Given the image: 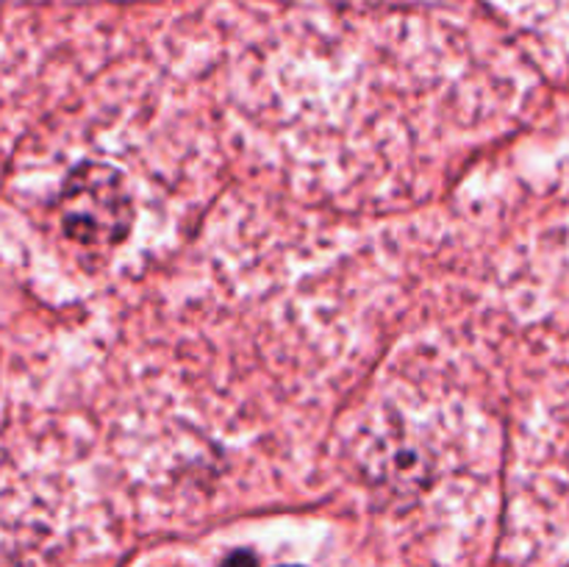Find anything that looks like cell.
<instances>
[{"instance_id": "obj_2", "label": "cell", "mask_w": 569, "mask_h": 567, "mask_svg": "<svg viewBox=\"0 0 569 567\" xmlns=\"http://www.w3.org/2000/svg\"><path fill=\"white\" fill-rule=\"evenodd\" d=\"M222 567H256V556L248 554V550H237V554L222 561Z\"/></svg>"}, {"instance_id": "obj_1", "label": "cell", "mask_w": 569, "mask_h": 567, "mask_svg": "<svg viewBox=\"0 0 569 567\" xmlns=\"http://www.w3.org/2000/svg\"><path fill=\"white\" fill-rule=\"evenodd\" d=\"M131 211L122 176L100 161L78 165L61 187V226L67 237L83 245H109L126 239Z\"/></svg>"}]
</instances>
